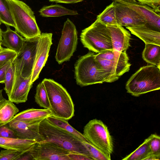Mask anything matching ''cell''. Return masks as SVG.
<instances>
[{
    "mask_svg": "<svg viewBox=\"0 0 160 160\" xmlns=\"http://www.w3.org/2000/svg\"><path fill=\"white\" fill-rule=\"evenodd\" d=\"M1 23H2V22H1V19L0 18V25L1 24Z\"/></svg>",
    "mask_w": 160,
    "mask_h": 160,
    "instance_id": "bcb514c9",
    "label": "cell"
},
{
    "mask_svg": "<svg viewBox=\"0 0 160 160\" xmlns=\"http://www.w3.org/2000/svg\"><path fill=\"white\" fill-rule=\"evenodd\" d=\"M36 102L40 107L45 109H50V105L47 92L43 83L42 82L37 86L35 95Z\"/></svg>",
    "mask_w": 160,
    "mask_h": 160,
    "instance_id": "83f0119b",
    "label": "cell"
},
{
    "mask_svg": "<svg viewBox=\"0 0 160 160\" xmlns=\"http://www.w3.org/2000/svg\"><path fill=\"white\" fill-rule=\"evenodd\" d=\"M37 142L29 139L0 137V147L5 149L29 152Z\"/></svg>",
    "mask_w": 160,
    "mask_h": 160,
    "instance_id": "d6986e66",
    "label": "cell"
},
{
    "mask_svg": "<svg viewBox=\"0 0 160 160\" xmlns=\"http://www.w3.org/2000/svg\"><path fill=\"white\" fill-rule=\"evenodd\" d=\"M115 1L126 2L129 3H135L134 0H114Z\"/></svg>",
    "mask_w": 160,
    "mask_h": 160,
    "instance_id": "b9f144b4",
    "label": "cell"
},
{
    "mask_svg": "<svg viewBox=\"0 0 160 160\" xmlns=\"http://www.w3.org/2000/svg\"><path fill=\"white\" fill-rule=\"evenodd\" d=\"M0 18L6 26L15 28V25L6 0H0Z\"/></svg>",
    "mask_w": 160,
    "mask_h": 160,
    "instance_id": "4dcf8cb0",
    "label": "cell"
},
{
    "mask_svg": "<svg viewBox=\"0 0 160 160\" xmlns=\"http://www.w3.org/2000/svg\"><path fill=\"white\" fill-rule=\"evenodd\" d=\"M1 41L0 40V52L2 51L4 48L1 46Z\"/></svg>",
    "mask_w": 160,
    "mask_h": 160,
    "instance_id": "7bdbcfd3",
    "label": "cell"
},
{
    "mask_svg": "<svg viewBox=\"0 0 160 160\" xmlns=\"http://www.w3.org/2000/svg\"><path fill=\"white\" fill-rule=\"evenodd\" d=\"M82 143L93 160H111L110 155L102 151L90 142L84 141Z\"/></svg>",
    "mask_w": 160,
    "mask_h": 160,
    "instance_id": "f1b7e54d",
    "label": "cell"
},
{
    "mask_svg": "<svg viewBox=\"0 0 160 160\" xmlns=\"http://www.w3.org/2000/svg\"><path fill=\"white\" fill-rule=\"evenodd\" d=\"M17 55L15 52L4 48L0 52V68L8 62L13 60Z\"/></svg>",
    "mask_w": 160,
    "mask_h": 160,
    "instance_id": "d6a6232c",
    "label": "cell"
},
{
    "mask_svg": "<svg viewBox=\"0 0 160 160\" xmlns=\"http://www.w3.org/2000/svg\"><path fill=\"white\" fill-rule=\"evenodd\" d=\"M52 36L51 33H42L39 37L30 82L31 84H33L38 78L40 72L47 61L50 49L52 44Z\"/></svg>",
    "mask_w": 160,
    "mask_h": 160,
    "instance_id": "4fadbf2b",
    "label": "cell"
},
{
    "mask_svg": "<svg viewBox=\"0 0 160 160\" xmlns=\"http://www.w3.org/2000/svg\"><path fill=\"white\" fill-rule=\"evenodd\" d=\"M149 142L151 152L153 153H160V137L156 134H151L149 137Z\"/></svg>",
    "mask_w": 160,
    "mask_h": 160,
    "instance_id": "836d02e7",
    "label": "cell"
},
{
    "mask_svg": "<svg viewBox=\"0 0 160 160\" xmlns=\"http://www.w3.org/2000/svg\"><path fill=\"white\" fill-rule=\"evenodd\" d=\"M0 137L17 138L14 131L7 124L0 125Z\"/></svg>",
    "mask_w": 160,
    "mask_h": 160,
    "instance_id": "d590c367",
    "label": "cell"
},
{
    "mask_svg": "<svg viewBox=\"0 0 160 160\" xmlns=\"http://www.w3.org/2000/svg\"><path fill=\"white\" fill-rule=\"evenodd\" d=\"M15 78V68L14 64L11 63L7 70L5 76V87L4 88L8 98L11 95Z\"/></svg>",
    "mask_w": 160,
    "mask_h": 160,
    "instance_id": "f546056e",
    "label": "cell"
},
{
    "mask_svg": "<svg viewBox=\"0 0 160 160\" xmlns=\"http://www.w3.org/2000/svg\"><path fill=\"white\" fill-rule=\"evenodd\" d=\"M131 33L136 36L145 44H153L160 46V30L147 24L133 27L127 28Z\"/></svg>",
    "mask_w": 160,
    "mask_h": 160,
    "instance_id": "e0dca14e",
    "label": "cell"
},
{
    "mask_svg": "<svg viewBox=\"0 0 160 160\" xmlns=\"http://www.w3.org/2000/svg\"><path fill=\"white\" fill-rule=\"evenodd\" d=\"M51 115L52 113L49 109L32 108L20 112L15 115L12 119L26 121H42Z\"/></svg>",
    "mask_w": 160,
    "mask_h": 160,
    "instance_id": "44dd1931",
    "label": "cell"
},
{
    "mask_svg": "<svg viewBox=\"0 0 160 160\" xmlns=\"http://www.w3.org/2000/svg\"><path fill=\"white\" fill-rule=\"evenodd\" d=\"M31 77L23 78L19 72H15V82L9 100L17 104L26 102L32 85L30 82Z\"/></svg>",
    "mask_w": 160,
    "mask_h": 160,
    "instance_id": "2e32d148",
    "label": "cell"
},
{
    "mask_svg": "<svg viewBox=\"0 0 160 160\" xmlns=\"http://www.w3.org/2000/svg\"><path fill=\"white\" fill-rule=\"evenodd\" d=\"M90 143L109 155L113 152L112 137L107 126L101 120L96 119L90 121L84 126L82 134Z\"/></svg>",
    "mask_w": 160,
    "mask_h": 160,
    "instance_id": "ba28073f",
    "label": "cell"
},
{
    "mask_svg": "<svg viewBox=\"0 0 160 160\" xmlns=\"http://www.w3.org/2000/svg\"><path fill=\"white\" fill-rule=\"evenodd\" d=\"M13 61V60L8 62L0 68V83H4L6 72Z\"/></svg>",
    "mask_w": 160,
    "mask_h": 160,
    "instance_id": "74e56055",
    "label": "cell"
},
{
    "mask_svg": "<svg viewBox=\"0 0 160 160\" xmlns=\"http://www.w3.org/2000/svg\"><path fill=\"white\" fill-rule=\"evenodd\" d=\"M84 0H55L57 3H74L81 2Z\"/></svg>",
    "mask_w": 160,
    "mask_h": 160,
    "instance_id": "ab89813d",
    "label": "cell"
},
{
    "mask_svg": "<svg viewBox=\"0 0 160 160\" xmlns=\"http://www.w3.org/2000/svg\"><path fill=\"white\" fill-rule=\"evenodd\" d=\"M2 89L0 90V105L6 99L3 96L2 94Z\"/></svg>",
    "mask_w": 160,
    "mask_h": 160,
    "instance_id": "60d3db41",
    "label": "cell"
},
{
    "mask_svg": "<svg viewBox=\"0 0 160 160\" xmlns=\"http://www.w3.org/2000/svg\"><path fill=\"white\" fill-rule=\"evenodd\" d=\"M114 2L117 25L127 28L141 26L147 23L145 17L138 12L123 3Z\"/></svg>",
    "mask_w": 160,
    "mask_h": 160,
    "instance_id": "7c38bea8",
    "label": "cell"
},
{
    "mask_svg": "<svg viewBox=\"0 0 160 160\" xmlns=\"http://www.w3.org/2000/svg\"><path fill=\"white\" fill-rule=\"evenodd\" d=\"M15 25V31L24 38L40 36L41 33L34 13L30 7L20 0H6Z\"/></svg>",
    "mask_w": 160,
    "mask_h": 160,
    "instance_id": "7a4b0ae2",
    "label": "cell"
},
{
    "mask_svg": "<svg viewBox=\"0 0 160 160\" xmlns=\"http://www.w3.org/2000/svg\"><path fill=\"white\" fill-rule=\"evenodd\" d=\"M45 88L52 115L67 120L74 114V104L66 89L54 80L45 78L42 81Z\"/></svg>",
    "mask_w": 160,
    "mask_h": 160,
    "instance_id": "3957f363",
    "label": "cell"
},
{
    "mask_svg": "<svg viewBox=\"0 0 160 160\" xmlns=\"http://www.w3.org/2000/svg\"><path fill=\"white\" fill-rule=\"evenodd\" d=\"M134 1L135 3L137 2L139 4L151 8L156 12L160 14V0H134Z\"/></svg>",
    "mask_w": 160,
    "mask_h": 160,
    "instance_id": "e575fe53",
    "label": "cell"
},
{
    "mask_svg": "<svg viewBox=\"0 0 160 160\" xmlns=\"http://www.w3.org/2000/svg\"><path fill=\"white\" fill-rule=\"evenodd\" d=\"M42 121H26L12 119L8 123L18 138L34 140L38 142L44 141L39 132V126Z\"/></svg>",
    "mask_w": 160,
    "mask_h": 160,
    "instance_id": "5bb4252c",
    "label": "cell"
},
{
    "mask_svg": "<svg viewBox=\"0 0 160 160\" xmlns=\"http://www.w3.org/2000/svg\"><path fill=\"white\" fill-rule=\"evenodd\" d=\"M50 2H54L55 0H48Z\"/></svg>",
    "mask_w": 160,
    "mask_h": 160,
    "instance_id": "f6af8a7d",
    "label": "cell"
},
{
    "mask_svg": "<svg viewBox=\"0 0 160 160\" xmlns=\"http://www.w3.org/2000/svg\"><path fill=\"white\" fill-rule=\"evenodd\" d=\"M151 153L149 145V138L148 137L136 150L122 160H145Z\"/></svg>",
    "mask_w": 160,
    "mask_h": 160,
    "instance_id": "484cf974",
    "label": "cell"
},
{
    "mask_svg": "<svg viewBox=\"0 0 160 160\" xmlns=\"http://www.w3.org/2000/svg\"><path fill=\"white\" fill-rule=\"evenodd\" d=\"M2 30L0 28V40L2 41Z\"/></svg>",
    "mask_w": 160,
    "mask_h": 160,
    "instance_id": "ee69618b",
    "label": "cell"
},
{
    "mask_svg": "<svg viewBox=\"0 0 160 160\" xmlns=\"http://www.w3.org/2000/svg\"><path fill=\"white\" fill-rule=\"evenodd\" d=\"M70 151L51 142H37L28 152L32 160H70L68 154Z\"/></svg>",
    "mask_w": 160,
    "mask_h": 160,
    "instance_id": "8fae6325",
    "label": "cell"
},
{
    "mask_svg": "<svg viewBox=\"0 0 160 160\" xmlns=\"http://www.w3.org/2000/svg\"><path fill=\"white\" fill-rule=\"evenodd\" d=\"M118 2L123 3L138 12L145 17L147 21L146 24L160 30V14L156 12L152 8L139 4L137 2L135 3Z\"/></svg>",
    "mask_w": 160,
    "mask_h": 160,
    "instance_id": "ffe728a7",
    "label": "cell"
},
{
    "mask_svg": "<svg viewBox=\"0 0 160 160\" xmlns=\"http://www.w3.org/2000/svg\"><path fill=\"white\" fill-rule=\"evenodd\" d=\"M104 82H112L129 71L131 64L126 51L107 50L95 55Z\"/></svg>",
    "mask_w": 160,
    "mask_h": 160,
    "instance_id": "6da1fadb",
    "label": "cell"
},
{
    "mask_svg": "<svg viewBox=\"0 0 160 160\" xmlns=\"http://www.w3.org/2000/svg\"><path fill=\"white\" fill-rule=\"evenodd\" d=\"M46 119L52 124L74 135L82 141L89 142L84 137L82 134L78 131L69 124L68 120L52 115L50 116Z\"/></svg>",
    "mask_w": 160,
    "mask_h": 160,
    "instance_id": "d4e9b609",
    "label": "cell"
},
{
    "mask_svg": "<svg viewBox=\"0 0 160 160\" xmlns=\"http://www.w3.org/2000/svg\"><path fill=\"white\" fill-rule=\"evenodd\" d=\"M26 152L11 149L1 150L0 152V160H18L22 154Z\"/></svg>",
    "mask_w": 160,
    "mask_h": 160,
    "instance_id": "1f68e13d",
    "label": "cell"
},
{
    "mask_svg": "<svg viewBox=\"0 0 160 160\" xmlns=\"http://www.w3.org/2000/svg\"><path fill=\"white\" fill-rule=\"evenodd\" d=\"M19 111L13 102L5 100L0 105V125L8 123Z\"/></svg>",
    "mask_w": 160,
    "mask_h": 160,
    "instance_id": "603a6c76",
    "label": "cell"
},
{
    "mask_svg": "<svg viewBox=\"0 0 160 160\" xmlns=\"http://www.w3.org/2000/svg\"><path fill=\"white\" fill-rule=\"evenodd\" d=\"M80 38L84 47L93 52L99 53L107 50H113L107 26L97 19L82 31Z\"/></svg>",
    "mask_w": 160,
    "mask_h": 160,
    "instance_id": "8992f818",
    "label": "cell"
},
{
    "mask_svg": "<svg viewBox=\"0 0 160 160\" xmlns=\"http://www.w3.org/2000/svg\"><path fill=\"white\" fill-rule=\"evenodd\" d=\"M78 32L72 22L67 18L64 22L55 58L59 64L70 60L76 50Z\"/></svg>",
    "mask_w": 160,
    "mask_h": 160,
    "instance_id": "30bf717a",
    "label": "cell"
},
{
    "mask_svg": "<svg viewBox=\"0 0 160 160\" xmlns=\"http://www.w3.org/2000/svg\"><path fill=\"white\" fill-rule=\"evenodd\" d=\"M107 26L109 31L113 50L126 51L130 46V32L118 25Z\"/></svg>",
    "mask_w": 160,
    "mask_h": 160,
    "instance_id": "9a60e30c",
    "label": "cell"
},
{
    "mask_svg": "<svg viewBox=\"0 0 160 160\" xmlns=\"http://www.w3.org/2000/svg\"><path fill=\"white\" fill-rule=\"evenodd\" d=\"M39 36L29 39L24 38L20 52L13 61L15 72H19L23 78L31 76Z\"/></svg>",
    "mask_w": 160,
    "mask_h": 160,
    "instance_id": "9c48e42d",
    "label": "cell"
},
{
    "mask_svg": "<svg viewBox=\"0 0 160 160\" xmlns=\"http://www.w3.org/2000/svg\"><path fill=\"white\" fill-rule=\"evenodd\" d=\"M145 160H160V153H151L147 158Z\"/></svg>",
    "mask_w": 160,
    "mask_h": 160,
    "instance_id": "f35d334b",
    "label": "cell"
},
{
    "mask_svg": "<svg viewBox=\"0 0 160 160\" xmlns=\"http://www.w3.org/2000/svg\"><path fill=\"white\" fill-rule=\"evenodd\" d=\"M97 19L106 26L117 25L114 2L107 6L103 11L97 16Z\"/></svg>",
    "mask_w": 160,
    "mask_h": 160,
    "instance_id": "4316f807",
    "label": "cell"
},
{
    "mask_svg": "<svg viewBox=\"0 0 160 160\" xmlns=\"http://www.w3.org/2000/svg\"><path fill=\"white\" fill-rule=\"evenodd\" d=\"M160 88V68L153 65L140 68L126 82L127 92L135 97Z\"/></svg>",
    "mask_w": 160,
    "mask_h": 160,
    "instance_id": "5b68a950",
    "label": "cell"
},
{
    "mask_svg": "<svg viewBox=\"0 0 160 160\" xmlns=\"http://www.w3.org/2000/svg\"><path fill=\"white\" fill-rule=\"evenodd\" d=\"M160 46L146 43L142 53V58L147 63L160 68Z\"/></svg>",
    "mask_w": 160,
    "mask_h": 160,
    "instance_id": "cb8c5ba5",
    "label": "cell"
},
{
    "mask_svg": "<svg viewBox=\"0 0 160 160\" xmlns=\"http://www.w3.org/2000/svg\"><path fill=\"white\" fill-rule=\"evenodd\" d=\"M6 31H2L1 45L15 52L17 54L20 52L23 44L24 38L17 32L12 30L9 26H6Z\"/></svg>",
    "mask_w": 160,
    "mask_h": 160,
    "instance_id": "ac0fdd59",
    "label": "cell"
},
{
    "mask_svg": "<svg viewBox=\"0 0 160 160\" xmlns=\"http://www.w3.org/2000/svg\"><path fill=\"white\" fill-rule=\"evenodd\" d=\"M39 132L44 141L51 142L70 151L82 153L92 158L82 141L72 134L50 123L46 119L40 123Z\"/></svg>",
    "mask_w": 160,
    "mask_h": 160,
    "instance_id": "277c9868",
    "label": "cell"
},
{
    "mask_svg": "<svg viewBox=\"0 0 160 160\" xmlns=\"http://www.w3.org/2000/svg\"><path fill=\"white\" fill-rule=\"evenodd\" d=\"M43 17H57L63 16L78 15L76 11L68 9L59 5H51L42 8L39 11Z\"/></svg>",
    "mask_w": 160,
    "mask_h": 160,
    "instance_id": "7402d4cb",
    "label": "cell"
},
{
    "mask_svg": "<svg viewBox=\"0 0 160 160\" xmlns=\"http://www.w3.org/2000/svg\"><path fill=\"white\" fill-rule=\"evenodd\" d=\"M68 156L70 160H92V158L86 155L70 151Z\"/></svg>",
    "mask_w": 160,
    "mask_h": 160,
    "instance_id": "8d00e7d4",
    "label": "cell"
},
{
    "mask_svg": "<svg viewBox=\"0 0 160 160\" xmlns=\"http://www.w3.org/2000/svg\"><path fill=\"white\" fill-rule=\"evenodd\" d=\"M92 52L80 57L74 65L75 78L81 87L102 83L104 80Z\"/></svg>",
    "mask_w": 160,
    "mask_h": 160,
    "instance_id": "52a82bcc",
    "label": "cell"
}]
</instances>
